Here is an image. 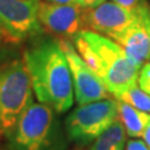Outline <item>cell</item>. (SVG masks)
I'll return each instance as SVG.
<instances>
[{"label": "cell", "instance_id": "18", "mask_svg": "<svg viewBox=\"0 0 150 150\" xmlns=\"http://www.w3.org/2000/svg\"><path fill=\"white\" fill-rule=\"evenodd\" d=\"M142 138H144V141L146 142V145L148 146V148L150 149V119L148 123L146 125V128L144 130V134H142Z\"/></svg>", "mask_w": 150, "mask_h": 150}, {"label": "cell", "instance_id": "10", "mask_svg": "<svg viewBox=\"0 0 150 150\" xmlns=\"http://www.w3.org/2000/svg\"><path fill=\"white\" fill-rule=\"evenodd\" d=\"M120 45L134 64L141 67L150 60V7L138 9L137 18L125 31L112 39Z\"/></svg>", "mask_w": 150, "mask_h": 150}, {"label": "cell", "instance_id": "13", "mask_svg": "<svg viewBox=\"0 0 150 150\" xmlns=\"http://www.w3.org/2000/svg\"><path fill=\"white\" fill-rule=\"evenodd\" d=\"M116 99L129 103L141 111L150 113V93L142 90L138 85L123 91L118 97H116Z\"/></svg>", "mask_w": 150, "mask_h": 150}, {"label": "cell", "instance_id": "21", "mask_svg": "<svg viewBox=\"0 0 150 150\" xmlns=\"http://www.w3.org/2000/svg\"><path fill=\"white\" fill-rule=\"evenodd\" d=\"M0 150H7L5 145H0Z\"/></svg>", "mask_w": 150, "mask_h": 150}, {"label": "cell", "instance_id": "22", "mask_svg": "<svg viewBox=\"0 0 150 150\" xmlns=\"http://www.w3.org/2000/svg\"><path fill=\"white\" fill-rule=\"evenodd\" d=\"M0 138H1V136H0Z\"/></svg>", "mask_w": 150, "mask_h": 150}, {"label": "cell", "instance_id": "15", "mask_svg": "<svg viewBox=\"0 0 150 150\" xmlns=\"http://www.w3.org/2000/svg\"><path fill=\"white\" fill-rule=\"evenodd\" d=\"M111 1L131 10H138L139 8L147 4L146 0H111Z\"/></svg>", "mask_w": 150, "mask_h": 150}, {"label": "cell", "instance_id": "20", "mask_svg": "<svg viewBox=\"0 0 150 150\" xmlns=\"http://www.w3.org/2000/svg\"><path fill=\"white\" fill-rule=\"evenodd\" d=\"M5 39V36H4V33H2V31H1V29H0V45H1V42H2V40Z\"/></svg>", "mask_w": 150, "mask_h": 150}, {"label": "cell", "instance_id": "16", "mask_svg": "<svg viewBox=\"0 0 150 150\" xmlns=\"http://www.w3.org/2000/svg\"><path fill=\"white\" fill-rule=\"evenodd\" d=\"M126 150H150L144 140L131 139L126 145Z\"/></svg>", "mask_w": 150, "mask_h": 150}, {"label": "cell", "instance_id": "4", "mask_svg": "<svg viewBox=\"0 0 150 150\" xmlns=\"http://www.w3.org/2000/svg\"><path fill=\"white\" fill-rule=\"evenodd\" d=\"M33 102V91L23 58L9 57L0 61V136L16 125Z\"/></svg>", "mask_w": 150, "mask_h": 150}, {"label": "cell", "instance_id": "17", "mask_svg": "<svg viewBox=\"0 0 150 150\" xmlns=\"http://www.w3.org/2000/svg\"><path fill=\"white\" fill-rule=\"evenodd\" d=\"M106 0H77V5L83 9H89V8H93L101 5Z\"/></svg>", "mask_w": 150, "mask_h": 150}, {"label": "cell", "instance_id": "12", "mask_svg": "<svg viewBox=\"0 0 150 150\" xmlns=\"http://www.w3.org/2000/svg\"><path fill=\"white\" fill-rule=\"evenodd\" d=\"M126 134L122 123L118 119L91 142L90 150H125Z\"/></svg>", "mask_w": 150, "mask_h": 150}, {"label": "cell", "instance_id": "6", "mask_svg": "<svg viewBox=\"0 0 150 150\" xmlns=\"http://www.w3.org/2000/svg\"><path fill=\"white\" fill-rule=\"evenodd\" d=\"M40 2L41 0H0V29L5 39L20 42L42 33L38 20Z\"/></svg>", "mask_w": 150, "mask_h": 150}, {"label": "cell", "instance_id": "11", "mask_svg": "<svg viewBox=\"0 0 150 150\" xmlns=\"http://www.w3.org/2000/svg\"><path fill=\"white\" fill-rule=\"evenodd\" d=\"M116 100L118 106V118L122 123L126 134L134 138L142 137L146 125L150 119V115L121 100Z\"/></svg>", "mask_w": 150, "mask_h": 150}, {"label": "cell", "instance_id": "2", "mask_svg": "<svg viewBox=\"0 0 150 150\" xmlns=\"http://www.w3.org/2000/svg\"><path fill=\"white\" fill-rule=\"evenodd\" d=\"M72 41L78 54L111 96L116 98L123 91L138 85L140 68L112 39L83 29L77 33Z\"/></svg>", "mask_w": 150, "mask_h": 150}, {"label": "cell", "instance_id": "8", "mask_svg": "<svg viewBox=\"0 0 150 150\" xmlns=\"http://www.w3.org/2000/svg\"><path fill=\"white\" fill-rule=\"evenodd\" d=\"M38 20L42 29L61 39L72 40L77 33L86 29L83 8L77 5H59L41 0L38 8Z\"/></svg>", "mask_w": 150, "mask_h": 150}, {"label": "cell", "instance_id": "9", "mask_svg": "<svg viewBox=\"0 0 150 150\" xmlns=\"http://www.w3.org/2000/svg\"><path fill=\"white\" fill-rule=\"evenodd\" d=\"M138 10H131L113 1L83 9L85 28L115 39L136 20Z\"/></svg>", "mask_w": 150, "mask_h": 150}, {"label": "cell", "instance_id": "14", "mask_svg": "<svg viewBox=\"0 0 150 150\" xmlns=\"http://www.w3.org/2000/svg\"><path fill=\"white\" fill-rule=\"evenodd\" d=\"M139 87L145 90L146 92L150 93V60H148L139 71V78H138Z\"/></svg>", "mask_w": 150, "mask_h": 150}, {"label": "cell", "instance_id": "19", "mask_svg": "<svg viewBox=\"0 0 150 150\" xmlns=\"http://www.w3.org/2000/svg\"><path fill=\"white\" fill-rule=\"evenodd\" d=\"M46 1L52 2V4H59V5H77V0H46Z\"/></svg>", "mask_w": 150, "mask_h": 150}, {"label": "cell", "instance_id": "7", "mask_svg": "<svg viewBox=\"0 0 150 150\" xmlns=\"http://www.w3.org/2000/svg\"><path fill=\"white\" fill-rule=\"evenodd\" d=\"M59 42L69 64L75 99L78 106L109 99L111 93L107 90L96 74L90 69L86 61L81 58L71 40L60 38Z\"/></svg>", "mask_w": 150, "mask_h": 150}, {"label": "cell", "instance_id": "3", "mask_svg": "<svg viewBox=\"0 0 150 150\" xmlns=\"http://www.w3.org/2000/svg\"><path fill=\"white\" fill-rule=\"evenodd\" d=\"M7 150H67L68 137L58 112L41 102H32L6 134Z\"/></svg>", "mask_w": 150, "mask_h": 150}, {"label": "cell", "instance_id": "1", "mask_svg": "<svg viewBox=\"0 0 150 150\" xmlns=\"http://www.w3.org/2000/svg\"><path fill=\"white\" fill-rule=\"evenodd\" d=\"M23 51V61L38 101L58 113L68 111L74 103L72 77L59 40L43 37L29 39Z\"/></svg>", "mask_w": 150, "mask_h": 150}, {"label": "cell", "instance_id": "5", "mask_svg": "<svg viewBox=\"0 0 150 150\" xmlns=\"http://www.w3.org/2000/svg\"><path fill=\"white\" fill-rule=\"evenodd\" d=\"M118 119L117 100L109 98L78 106L66 117L64 126L69 141L86 146Z\"/></svg>", "mask_w": 150, "mask_h": 150}]
</instances>
